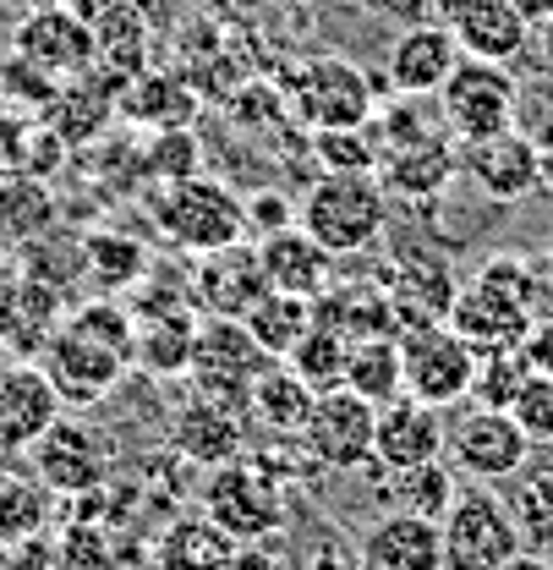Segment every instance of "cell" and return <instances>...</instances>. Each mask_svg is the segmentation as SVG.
<instances>
[{
	"label": "cell",
	"mask_w": 553,
	"mask_h": 570,
	"mask_svg": "<svg viewBox=\"0 0 553 570\" xmlns=\"http://www.w3.org/2000/svg\"><path fill=\"white\" fill-rule=\"evenodd\" d=\"M132 362H138V318L116 296L67 307L56 341L39 352V367L50 373L61 406H99Z\"/></svg>",
	"instance_id": "obj_1"
},
{
	"label": "cell",
	"mask_w": 553,
	"mask_h": 570,
	"mask_svg": "<svg viewBox=\"0 0 553 570\" xmlns=\"http://www.w3.org/2000/svg\"><path fill=\"white\" fill-rule=\"evenodd\" d=\"M296 225L329 253V258H362L384 242L389 230V193L378 187L373 170H324L307 198Z\"/></svg>",
	"instance_id": "obj_2"
},
{
	"label": "cell",
	"mask_w": 553,
	"mask_h": 570,
	"mask_svg": "<svg viewBox=\"0 0 553 570\" xmlns=\"http://www.w3.org/2000/svg\"><path fill=\"white\" fill-rule=\"evenodd\" d=\"M444 570H498L521 554V521L498 483H461L455 504L438 521Z\"/></svg>",
	"instance_id": "obj_3"
},
{
	"label": "cell",
	"mask_w": 553,
	"mask_h": 570,
	"mask_svg": "<svg viewBox=\"0 0 553 570\" xmlns=\"http://www.w3.org/2000/svg\"><path fill=\"white\" fill-rule=\"evenodd\" d=\"M154 219L192 258L247 242V204L219 176H204V170L187 176V181H165L159 198H154Z\"/></svg>",
	"instance_id": "obj_4"
},
{
	"label": "cell",
	"mask_w": 553,
	"mask_h": 570,
	"mask_svg": "<svg viewBox=\"0 0 553 570\" xmlns=\"http://www.w3.org/2000/svg\"><path fill=\"white\" fill-rule=\"evenodd\" d=\"M285 105L296 110L302 127L335 132V127H367L378 116V88L373 77L346 56H307L302 67L285 71Z\"/></svg>",
	"instance_id": "obj_5"
},
{
	"label": "cell",
	"mask_w": 553,
	"mask_h": 570,
	"mask_svg": "<svg viewBox=\"0 0 553 570\" xmlns=\"http://www.w3.org/2000/svg\"><path fill=\"white\" fill-rule=\"evenodd\" d=\"M204 515L219 527V532H230L236 543H258V538H275L279 527H285V489H279V478L269 472V461H258V455H241V461H225V466H214L204 472Z\"/></svg>",
	"instance_id": "obj_6"
},
{
	"label": "cell",
	"mask_w": 553,
	"mask_h": 570,
	"mask_svg": "<svg viewBox=\"0 0 553 570\" xmlns=\"http://www.w3.org/2000/svg\"><path fill=\"white\" fill-rule=\"evenodd\" d=\"M438 116H444V132L461 142H483L498 138L515 127L521 116V82L510 77V67H493V61H461L455 77L444 82L438 94Z\"/></svg>",
	"instance_id": "obj_7"
},
{
	"label": "cell",
	"mask_w": 553,
	"mask_h": 570,
	"mask_svg": "<svg viewBox=\"0 0 553 570\" xmlns=\"http://www.w3.org/2000/svg\"><path fill=\"white\" fill-rule=\"evenodd\" d=\"M401 373L406 395L422 406H455L477 384V352L450 330V324H412L401 330Z\"/></svg>",
	"instance_id": "obj_8"
},
{
	"label": "cell",
	"mask_w": 553,
	"mask_h": 570,
	"mask_svg": "<svg viewBox=\"0 0 553 570\" xmlns=\"http://www.w3.org/2000/svg\"><path fill=\"white\" fill-rule=\"evenodd\" d=\"M269 362L275 356L253 341V330L241 318H214L208 313L204 324H198V346H192V367L187 373H192L198 395L230 401V406L247 412V395H253V384L264 379Z\"/></svg>",
	"instance_id": "obj_9"
},
{
	"label": "cell",
	"mask_w": 553,
	"mask_h": 570,
	"mask_svg": "<svg viewBox=\"0 0 553 570\" xmlns=\"http://www.w3.org/2000/svg\"><path fill=\"white\" fill-rule=\"evenodd\" d=\"M532 439L521 433V423L510 417V406H477L466 412L461 423L450 428V466L466 478V483H510L526 461H532Z\"/></svg>",
	"instance_id": "obj_10"
},
{
	"label": "cell",
	"mask_w": 553,
	"mask_h": 570,
	"mask_svg": "<svg viewBox=\"0 0 553 570\" xmlns=\"http://www.w3.org/2000/svg\"><path fill=\"white\" fill-rule=\"evenodd\" d=\"M373 428H378V406L340 384L313 401L307 428H302V450L329 472H362V466H373Z\"/></svg>",
	"instance_id": "obj_11"
},
{
	"label": "cell",
	"mask_w": 553,
	"mask_h": 570,
	"mask_svg": "<svg viewBox=\"0 0 553 570\" xmlns=\"http://www.w3.org/2000/svg\"><path fill=\"white\" fill-rule=\"evenodd\" d=\"M11 50L28 56L33 67H45L50 77H61V82L99 67V33L71 6H28V17L11 33Z\"/></svg>",
	"instance_id": "obj_12"
},
{
	"label": "cell",
	"mask_w": 553,
	"mask_h": 570,
	"mask_svg": "<svg viewBox=\"0 0 553 570\" xmlns=\"http://www.w3.org/2000/svg\"><path fill=\"white\" fill-rule=\"evenodd\" d=\"M461 176H472V187L493 204H521L526 193H537L549 181V165H543V148L532 142V132L510 127L498 138L466 142L461 148Z\"/></svg>",
	"instance_id": "obj_13"
},
{
	"label": "cell",
	"mask_w": 553,
	"mask_h": 570,
	"mask_svg": "<svg viewBox=\"0 0 553 570\" xmlns=\"http://www.w3.org/2000/svg\"><path fill=\"white\" fill-rule=\"evenodd\" d=\"M61 395L39 362L0 367V455H28L50 428L61 423Z\"/></svg>",
	"instance_id": "obj_14"
},
{
	"label": "cell",
	"mask_w": 553,
	"mask_h": 570,
	"mask_svg": "<svg viewBox=\"0 0 553 570\" xmlns=\"http://www.w3.org/2000/svg\"><path fill=\"white\" fill-rule=\"evenodd\" d=\"M28 455H33V472H39V483H45L50 494H93V489H105V478H110V450H105V439L88 423L67 417V412H61V423L50 428Z\"/></svg>",
	"instance_id": "obj_15"
},
{
	"label": "cell",
	"mask_w": 553,
	"mask_h": 570,
	"mask_svg": "<svg viewBox=\"0 0 553 570\" xmlns=\"http://www.w3.org/2000/svg\"><path fill=\"white\" fill-rule=\"evenodd\" d=\"M444 28L455 33L461 56L510 67L532 50V22L515 0H444Z\"/></svg>",
	"instance_id": "obj_16"
},
{
	"label": "cell",
	"mask_w": 553,
	"mask_h": 570,
	"mask_svg": "<svg viewBox=\"0 0 553 570\" xmlns=\"http://www.w3.org/2000/svg\"><path fill=\"white\" fill-rule=\"evenodd\" d=\"M450 444V423L438 406H422L412 395H395L389 406H378V428H373V461L395 478V472H412L438 461Z\"/></svg>",
	"instance_id": "obj_17"
},
{
	"label": "cell",
	"mask_w": 553,
	"mask_h": 570,
	"mask_svg": "<svg viewBox=\"0 0 553 570\" xmlns=\"http://www.w3.org/2000/svg\"><path fill=\"white\" fill-rule=\"evenodd\" d=\"M264 296H269V275L258 264V247H247V242L204 253L192 269V302L214 318H247Z\"/></svg>",
	"instance_id": "obj_18"
},
{
	"label": "cell",
	"mask_w": 553,
	"mask_h": 570,
	"mask_svg": "<svg viewBox=\"0 0 553 570\" xmlns=\"http://www.w3.org/2000/svg\"><path fill=\"white\" fill-rule=\"evenodd\" d=\"M444 324H450L477 356H487V352L521 346L526 330H532V313H526L510 291H498V285H487L472 275V281L461 285V296H455V307H450Z\"/></svg>",
	"instance_id": "obj_19"
},
{
	"label": "cell",
	"mask_w": 553,
	"mask_h": 570,
	"mask_svg": "<svg viewBox=\"0 0 553 570\" xmlns=\"http://www.w3.org/2000/svg\"><path fill=\"white\" fill-rule=\"evenodd\" d=\"M61 318H67V296L17 269L11 285L0 291V352H17V362H33L56 341Z\"/></svg>",
	"instance_id": "obj_20"
},
{
	"label": "cell",
	"mask_w": 553,
	"mask_h": 570,
	"mask_svg": "<svg viewBox=\"0 0 553 570\" xmlns=\"http://www.w3.org/2000/svg\"><path fill=\"white\" fill-rule=\"evenodd\" d=\"M461 61H466V56H461V45H455V33H450L444 22H412V28L389 45V94L438 99Z\"/></svg>",
	"instance_id": "obj_21"
},
{
	"label": "cell",
	"mask_w": 553,
	"mask_h": 570,
	"mask_svg": "<svg viewBox=\"0 0 553 570\" xmlns=\"http://www.w3.org/2000/svg\"><path fill=\"white\" fill-rule=\"evenodd\" d=\"M356 570H444L438 521L412 515V510L378 515L356 543Z\"/></svg>",
	"instance_id": "obj_22"
},
{
	"label": "cell",
	"mask_w": 553,
	"mask_h": 570,
	"mask_svg": "<svg viewBox=\"0 0 553 570\" xmlns=\"http://www.w3.org/2000/svg\"><path fill=\"white\" fill-rule=\"evenodd\" d=\"M176 450L204 472L225 466V461H241L247 455V412L230 406V401H214V395H192L176 412Z\"/></svg>",
	"instance_id": "obj_23"
},
{
	"label": "cell",
	"mask_w": 553,
	"mask_h": 570,
	"mask_svg": "<svg viewBox=\"0 0 553 570\" xmlns=\"http://www.w3.org/2000/svg\"><path fill=\"white\" fill-rule=\"evenodd\" d=\"M138 318V362L159 379H181L192 367V346H198V302L187 296H165L159 307H142Z\"/></svg>",
	"instance_id": "obj_24"
},
{
	"label": "cell",
	"mask_w": 553,
	"mask_h": 570,
	"mask_svg": "<svg viewBox=\"0 0 553 570\" xmlns=\"http://www.w3.org/2000/svg\"><path fill=\"white\" fill-rule=\"evenodd\" d=\"M378 187L401 204H427L438 198L455 176H461V142L455 138H433V142H416V148H389L378 154Z\"/></svg>",
	"instance_id": "obj_25"
},
{
	"label": "cell",
	"mask_w": 553,
	"mask_h": 570,
	"mask_svg": "<svg viewBox=\"0 0 553 570\" xmlns=\"http://www.w3.org/2000/svg\"><path fill=\"white\" fill-rule=\"evenodd\" d=\"M258 264L269 275V291H290V296H307L318 302L329 285H335V258L302 230V225H279L258 242Z\"/></svg>",
	"instance_id": "obj_26"
},
{
	"label": "cell",
	"mask_w": 553,
	"mask_h": 570,
	"mask_svg": "<svg viewBox=\"0 0 553 570\" xmlns=\"http://www.w3.org/2000/svg\"><path fill=\"white\" fill-rule=\"evenodd\" d=\"M318 324L340 330L346 341H378V335H401V313H395V296L389 285L378 291V281H356V285H329L318 302Z\"/></svg>",
	"instance_id": "obj_27"
},
{
	"label": "cell",
	"mask_w": 553,
	"mask_h": 570,
	"mask_svg": "<svg viewBox=\"0 0 553 570\" xmlns=\"http://www.w3.org/2000/svg\"><path fill=\"white\" fill-rule=\"evenodd\" d=\"M389 296H395V313H401L406 330L412 324H444L450 307H455V296H461V281H455V269L444 258L422 253V258H401L395 264Z\"/></svg>",
	"instance_id": "obj_28"
},
{
	"label": "cell",
	"mask_w": 553,
	"mask_h": 570,
	"mask_svg": "<svg viewBox=\"0 0 553 570\" xmlns=\"http://www.w3.org/2000/svg\"><path fill=\"white\" fill-rule=\"evenodd\" d=\"M236 538L219 532L208 515H181L159 532L154 566L159 570H236Z\"/></svg>",
	"instance_id": "obj_29"
},
{
	"label": "cell",
	"mask_w": 553,
	"mask_h": 570,
	"mask_svg": "<svg viewBox=\"0 0 553 570\" xmlns=\"http://www.w3.org/2000/svg\"><path fill=\"white\" fill-rule=\"evenodd\" d=\"M116 105H121V77L99 82L93 71H82V77L61 82V99H56V110L45 116V127L61 142H88L105 132V121L116 116Z\"/></svg>",
	"instance_id": "obj_30"
},
{
	"label": "cell",
	"mask_w": 553,
	"mask_h": 570,
	"mask_svg": "<svg viewBox=\"0 0 553 570\" xmlns=\"http://www.w3.org/2000/svg\"><path fill=\"white\" fill-rule=\"evenodd\" d=\"M121 116L170 132V127H187V121L198 116V94H192L181 77H159V71L127 77V82H121Z\"/></svg>",
	"instance_id": "obj_31"
},
{
	"label": "cell",
	"mask_w": 553,
	"mask_h": 570,
	"mask_svg": "<svg viewBox=\"0 0 553 570\" xmlns=\"http://www.w3.org/2000/svg\"><path fill=\"white\" fill-rule=\"evenodd\" d=\"M313 401H318V390H307V384L290 373V362H269L264 379H258L253 395H247V412L269 428V433H296V439H302Z\"/></svg>",
	"instance_id": "obj_32"
},
{
	"label": "cell",
	"mask_w": 553,
	"mask_h": 570,
	"mask_svg": "<svg viewBox=\"0 0 553 570\" xmlns=\"http://www.w3.org/2000/svg\"><path fill=\"white\" fill-rule=\"evenodd\" d=\"M50 225H56V198H50L45 176L6 170V181H0V242L22 247V242L45 236Z\"/></svg>",
	"instance_id": "obj_33"
},
{
	"label": "cell",
	"mask_w": 553,
	"mask_h": 570,
	"mask_svg": "<svg viewBox=\"0 0 553 570\" xmlns=\"http://www.w3.org/2000/svg\"><path fill=\"white\" fill-rule=\"evenodd\" d=\"M346 390H356V395H362V401H373V406H389L395 395H406V373H401V335L350 341Z\"/></svg>",
	"instance_id": "obj_34"
},
{
	"label": "cell",
	"mask_w": 553,
	"mask_h": 570,
	"mask_svg": "<svg viewBox=\"0 0 553 570\" xmlns=\"http://www.w3.org/2000/svg\"><path fill=\"white\" fill-rule=\"evenodd\" d=\"M247 330H253V341L264 346V352L275 356V362H285V356L296 352V341L318 324V307L307 302V296H290V291H269L247 318H241Z\"/></svg>",
	"instance_id": "obj_35"
},
{
	"label": "cell",
	"mask_w": 553,
	"mask_h": 570,
	"mask_svg": "<svg viewBox=\"0 0 553 570\" xmlns=\"http://www.w3.org/2000/svg\"><path fill=\"white\" fill-rule=\"evenodd\" d=\"M346 356H350V341L340 330H329V324H313L302 341H296V352L285 356L290 362V373L307 384V390H340L346 384Z\"/></svg>",
	"instance_id": "obj_36"
},
{
	"label": "cell",
	"mask_w": 553,
	"mask_h": 570,
	"mask_svg": "<svg viewBox=\"0 0 553 570\" xmlns=\"http://www.w3.org/2000/svg\"><path fill=\"white\" fill-rule=\"evenodd\" d=\"M82 258H88V275L105 291H127V285L148 281V247L132 236L93 230V236H82Z\"/></svg>",
	"instance_id": "obj_37"
},
{
	"label": "cell",
	"mask_w": 553,
	"mask_h": 570,
	"mask_svg": "<svg viewBox=\"0 0 553 570\" xmlns=\"http://www.w3.org/2000/svg\"><path fill=\"white\" fill-rule=\"evenodd\" d=\"M461 494V472L438 455V461H427V466H412V472H395V499H401V510H412V515H427V521H444V510L455 504Z\"/></svg>",
	"instance_id": "obj_38"
},
{
	"label": "cell",
	"mask_w": 553,
	"mask_h": 570,
	"mask_svg": "<svg viewBox=\"0 0 553 570\" xmlns=\"http://www.w3.org/2000/svg\"><path fill=\"white\" fill-rule=\"evenodd\" d=\"M0 94L22 110V116H33V121H45L50 110H56V99H61V77H50L45 67H33L28 56H6L0 61Z\"/></svg>",
	"instance_id": "obj_39"
},
{
	"label": "cell",
	"mask_w": 553,
	"mask_h": 570,
	"mask_svg": "<svg viewBox=\"0 0 553 570\" xmlns=\"http://www.w3.org/2000/svg\"><path fill=\"white\" fill-rule=\"evenodd\" d=\"M45 510H50V489L33 478H0V543H28L39 538L45 527Z\"/></svg>",
	"instance_id": "obj_40"
},
{
	"label": "cell",
	"mask_w": 553,
	"mask_h": 570,
	"mask_svg": "<svg viewBox=\"0 0 553 570\" xmlns=\"http://www.w3.org/2000/svg\"><path fill=\"white\" fill-rule=\"evenodd\" d=\"M504 499H510L521 532H549L553 527V455L549 461H526V466L510 478Z\"/></svg>",
	"instance_id": "obj_41"
},
{
	"label": "cell",
	"mask_w": 553,
	"mask_h": 570,
	"mask_svg": "<svg viewBox=\"0 0 553 570\" xmlns=\"http://www.w3.org/2000/svg\"><path fill=\"white\" fill-rule=\"evenodd\" d=\"M313 154L324 170H378V127H335V132H313Z\"/></svg>",
	"instance_id": "obj_42"
},
{
	"label": "cell",
	"mask_w": 553,
	"mask_h": 570,
	"mask_svg": "<svg viewBox=\"0 0 553 570\" xmlns=\"http://www.w3.org/2000/svg\"><path fill=\"white\" fill-rule=\"evenodd\" d=\"M510 417L521 423V433L532 444L553 450V373H526L521 379V390L510 395Z\"/></svg>",
	"instance_id": "obj_43"
},
{
	"label": "cell",
	"mask_w": 553,
	"mask_h": 570,
	"mask_svg": "<svg viewBox=\"0 0 553 570\" xmlns=\"http://www.w3.org/2000/svg\"><path fill=\"white\" fill-rule=\"evenodd\" d=\"M148 176H159V181H187V176H198V138H192L187 127L159 132V148H154V159H148Z\"/></svg>",
	"instance_id": "obj_44"
},
{
	"label": "cell",
	"mask_w": 553,
	"mask_h": 570,
	"mask_svg": "<svg viewBox=\"0 0 553 570\" xmlns=\"http://www.w3.org/2000/svg\"><path fill=\"white\" fill-rule=\"evenodd\" d=\"M39 121L33 116H22L6 94H0V170H17L22 165V148H28V132H33Z\"/></svg>",
	"instance_id": "obj_45"
},
{
	"label": "cell",
	"mask_w": 553,
	"mask_h": 570,
	"mask_svg": "<svg viewBox=\"0 0 553 570\" xmlns=\"http://www.w3.org/2000/svg\"><path fill=\"white\" fill-rule=\"evenodd\" d=\"M236 570H296V560L279 554L269 538H258V543H241L236 549Z\"/></svg>",
	"instance_id": "obj_46"
},
{
	"label": "cell",
	"mask_w": 553,
	"mask_h": 570,
	"mask_svg": "<svg viewBox=\"0 0 553 570\" xmlns=\"http://www.w3.org/2000/svg\"><path fill=\"white\" fill-rule=\"evenodd\" d=\"M247 219H258V230L269 236V230H279V225H290V204H285L279 193H264V198L247 204Z\"/></svg>",
	"instance_id": "obj_47"
},
{
	"label": "cell",
	"mask_w": 553,
	"mask_h": 570,
	"mask_svg": "<svg viewBox=\"0 0 553 570\" xmlns=\"http://www.w3.org/2000/svg\"><path fill=\"white\" fill-rule=\"evenodd\" d=\"M532 50H537V61H543V71L553 77V17H549V22H537V28H532Z\"/></svg>",
	"instance_id": "obj_48"
},
{
	"label": "cell",
	"mask_w": 553,
	"mask_h": 570,
	"mask_svg": "<svg viewBox=\"0 0 553 570\" xmlns=\"http://www.w3.org/2000/svg\"><path fill=\"white\" fill-rule=\"evenodd\" d=\"M515 6L526 11V22H532V28H537V22H549V17H553V0H515Z\"/></svg>",
	"instance_id": "obj_49"
},
{
	"label": "cell",
	"mask_w": 553,
	"mask_h": 570,
	"mask_svg": "<svg viewBox=\"0 0 553 570\" xmlns=\"http://www.w3.org/2000/svg\"><path fill=\"white\" fill-rule=\"evenodd\" d=\"M498 570H553V566H549V560H543V554H532V549H521V554H515L510 566H498Z\"/></svg>",
	"instance_id": "obj_50"
},
{
	"label": "cell",
	"mask_w": 553,
	"mask_h": 570,
	"mask_svg": "<svg viewBox=\"0 0 553 570\" xmlns=\"http://www.w3.org/2000/svg\"><path fill=\"white\" fill-rule=\"evenodd\" d=\"M11 275H17V264H11V253H6V242H0V291L11 285Z\"/></svg>",
	"instance_id": "obj_51"
},
{
	"label": "cell",
	"mask_w": 553,
	"mask_h": 570,
	"mask_svg": "<svg viewBox=\"0 0 553 570\" xmlns=\"http://www.w3.org/2000/svg\"><path fill=\"white\" fill-rule=\"evenodd\" d=\"M537 554H543V560H549V566H553V527H549V532H543V549H537Z\"/></svg>",
	"instance_id": "obj_52"
},
{
	"label": "cell",
	"mask_w": 553,
	"mask_h": 570,
	"mask_svg": "<svg viewBox=\"0 0 553 570\" xmlns=\"http://www.w3.org/2000/svg\"><path fill=\"white\" fill-rule=\"evenodd\" d=\"M110 570H159V566H110Z\"/></svg>",
	"instance_id": "obj_53"
},
{
	"label": "cell",
	"mask_w": 553,
	"mask_h": 570,
	"mask_svg": "<svg viewBox=\"0 0 553 570\" xmlns=\"http://www.w3.org/2000/svg\"><path fill=\"white\" fill-rule=\"evenodd\" d=\"M28 6H61V0H28Z\"/></svg>",
	"instance_id": "obj_54"
},
{
	"label": "cell",
	"mask_w": 553,
	"mask_h": 570,
	"mask_svg": "<svg viewBox=\"0 0 553 570\" xmlns=\"http://www.w3.org/2000/svg\"><path fill=\"white\" fill-rule=\"evenodd\" d=\"M373 6H395V0H373Z\"/></svg>",
	"instance_id": "obj_55"
},
{
	"label": "cell",
	"mask_w": 553,
	"mask_h": 570,
	"mask_svg": "<svg viewBox=\"0 0 553 570\" xmlns=\"http://www.w3.org/2000/svg\"><path fill=\"white\" fill-rule=\"evenodd\" d=\"M6 6H11V0H0V11H6Z\"/></svg>",
	"instance_id": "obj_56"
},
{
	"label": "cell",
	"mask_w": 553,
	"mask_h": 570,
	"mask_svg": "<svg viewBox=\"0 0 553 570\" xmlns=\"http://www.w3.org/2000/svg\"><path fill=\"white\" fill-rule=\"evenodd\" d=\"M549 253H553V247H549Z\"/></svg>",
	"instance_id": "obj_57"
}]
</instances>
